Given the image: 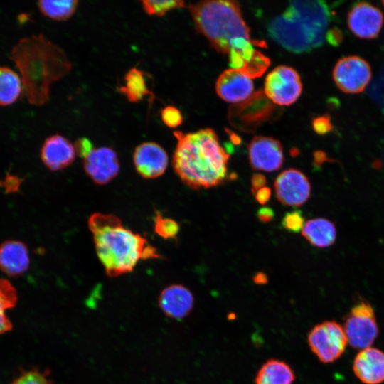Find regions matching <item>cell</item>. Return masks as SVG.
Listing matches in <instances>:
<instances>
[{
  "label": "cell",
  "mask_w": 384,
  "mask_h": 384,
  "mask_svg": "<svg viewBox=\"0 0 384 384\" xmlns=\"http://www.w3.org/2000/svg\"><path fill=\"white\" fill-rule=\"evenodd\" d=\"M9 58L20 71L22 95L32 105L46 104L49 100L50 85L72 69L64 50L42 33L19 39Z\"/></svg>",
  "instance_id": "6da1fadb"
},
{
  "label": "cell",
  "mask_w": 384,
  "mask_h": 384,
  "mask_svg": "<svg viewBox=\"0 0 384 384\" xmlns=\"http://www.w3.org/2000/svg\"><path fill=\"white\" fill-rule=\"evenodd\" d=\"M177 139L172 159L174 171L189 188L198 190L218 186L228 175L230 154L221 146L214 130L174 131Z\"/></svg>",
  "instance_id": "7a4b0ae2"
},
{
  "label": "cell",
  "mask_w": 384,
  "mask_h": 384,
  "mask_svg": "<svg viewBox=\"0 0 384 384\" xmlns=\"http://www.w3.org/2000/svg\"><path fill=\"white\" fill-rule=\"evenodd\" d=\"M87 223L97 257L110 277L132 272L140 260L162 258L145 237L114 215L94 213Z\"/></svg>",
  "instance_id": "3957f363"
},
{
  "label": "cell",
  "mask_w": 384,
  "mask_h": 384,
  "mask_svg": "<svg viewBox=\"0 0 384 384\" xmlns=\"http://www.w3.org/2000/svg\"><path fill=\"white\" fill-rule=\"evenodd\" d=\"M188 9L197 31L218 52L243 53L254 48L238 1H199Z\"/></svg>",
  "instance_id": "277c9868"
},
{
  "label": "cell",
  "mask_w": 384,
  "mask_h": 384,
  "mask_svg": "<svg viewBox=\"0 0 384 384\" xmlns=\"http://www.w3.org/2000/svg\"><path fill=\"white\" fill-rule=\"evenodd\" d=\"M270 37L289 51L301 53L321 45V33L297 17L284 11L267 26Z\"/></svg>",
  "instance_id": "5b68a950"
},
{
  "label": "cell",
  "mask_w": 384,
  "mask_h": 384,
  "mask_svg": "<svg viewBox=\"0 0 384 384\" xmlns=\"http://www.w3.org/2000/svg\"><path fill=\"white\" fill-rule=\"evenodd\" d=\"M311 352L322 363H332L341 357L348 344L343 328L334 320L316 324L307 335Z\"/></svg>",
  "instance_id": "8992f818"
},
{
  "label": "cell",
  "mask_w": 384,
  "mask_h": 384,
  "mask_svg": "<svg viewBox=\"0 0 384 384\" xmlns=\"http://www.w3.org/2000/svg\"><path fill=\"white\" fill-rule=\"evenodd\" d=\"M343 328L348 343L359 351L372 346L379 335L373 308L366 301L353 306L345 316Z\"/></svg>",
  "instance_id": "52a82bcc"
},
{
  "label": "cell",
  "mask_w": 384,
  "mask_h": 384,
  "mask_svg": "<svg viewBox=\"0 0 384 384\" xmlns=\"http://www.w3.org/2000/svg\"><path fill=\"white\" fill-rule=\"evenodd\" d=\"M302 83L299 73L292 68L279 65L274 68L265 80V95L279 105L293 104L300 96Z\"/></svg>",
  "instance_id": "ba28073f"
},
{
  "label": "cell",
  "mask_w": 384,
  "mask_h": 384,
  "mask_svg": "<svg viewBox=\"0 0 384 384\" xmlns=\"http://www.w3.org/2000/svg\"><path fill=\"white\" fill-rule=\"evenodd\" d=\"M372 77L371 68L363 58L349 55L340 58L333 70V79L340 90L345 93L362 92Z\"/></svg>",
  "instance_id": "9c48e42d"
},
{
  "label": "cell",
  "mask_w": 384,
  "mask_h": 384,
  "mask_svg": "<svg viewBox=\"0 0 384 384\" xmlns=\"http://www.w3.org/2000/svg\"><path fill=\"white\" fill-rule=\"evenodd\" d=\"M274 188L278 201L287 206H301L311 194V184L308 178L295 169L281 172L274 181Z\"/></svg>",
  "instance_id": "30bf717a"
},
{
  "label": "cell",
  "mask_w": 384,
  "mask_h": 384,
  "mask_svg": "<svg viewBox=\"0 0 384 384\" xmlns=\"http://www.w3.org/2000/svg\"><path fill=\"white\" fill-rule=\"evenodd\" d=\"M247 150L249 161L254 170L272 172L282 165V146L273 137L256 136L249 143Z\"/></svg>",
  "instance_id": "8fae6325"
},
{
  "label": "cell",
  "mask_w": 384,
  "mask_h": 384,
  "mask_svg": "<svg viewBox=\"0 0 384 384\" xmlns=\"http://www.w3.org/2000/svg\"><path fill=\"white\" fill-rule=\"evenodd\" d=\"M83 169L90 178L97 185H105L119 172L117 152L112 148H94L84 159Z\"/></svg>",
  "instance_id": "7c38bea8"
},
{
  "label": "cell",
  "mask_w": 384,
  "mask_h": 384,
  "mask_svg": "<svg viewBox=\"0 0 384 384\" xmlns=\"http://www.w3.org/2000/svg\"><path fill=\"white\" fill-rule=\"evenodd\" d=\"M384 22L380 9L368 3L358 2L347 15V23L351 31L358 38L373 39L377 38Z\"/></svg>",
  "instance_id": "4fadbf2b"
},
{
  "label": "cell",
  "mask_w": 384,
  "mask_h": 384,
  "mask_svg": "<svg viewBox=\"0 0 384 384\" xmlns=\"http://www.w3.org/2000/svg\"><path fill=\"white\" fill-rule=\"evenodd\" d=\"M133 162L137 172L144 178H156L164 174L169 162L164 149L154 142L139 144L133 154Z\"/></svg>",
  "instance_id": "5bb4252c"
},
{
  "label": "cell",
  "mask_w": 384,
  "mask_h": 384,
  "mask_svg": "<svg viewBox=\"0 0 384 384\" xmlns=\"http://www.w3.org/2000/svg\"><path fill=\"white\" fill-rule=\"evenodd\" d=\"M254 85L243 71L229 68L224 70L217 79L215 90L218 95L227 102H240L252 93Z\"/></svg>",
  "instance_id": "9a60e30c"
},
{
  "label": "cell",
  "mask_w": 384,
  "mask_h": 384,
  "mask_svg": "<svg viewBox=\"0 0 384 384\" xmlns=\"http://www.w3.org/2000/svg\"><path fill=\"white\" fill-rule=\"evenodd\" d=\"M76 154L74 144L60 134L47 137L40 152L42 162L52 171H61L71 165Z\"/></svg>",
  "instance_id": "2e32d148"
},
{
  "label": "cell",
  "mask_w": 384,
  "mask_h": 384,
  "mask_svg": "<svg viewBox=\"0 0 384 384\" xmlns=\"http://www.w3.org/2000/svg\"><path fill=\"white\" fill-rule=\"evenodd\" d=\"M194 298L186 287L173 284L161 290L158 304L161 311L169 318L181 320L192 311Z\"/></svg>",
  "instance_id": "e0dca14e"
},
{
  "label": "cell",
  "mask_w": 384,
  "mask_h": 384,
  "mask_svg": "<svg viewBox=\"0 0 384 384\" xmlns=\"http://www.w3.org/2000/svg\"><path fill=\"white\" fill-rule=\"evenodd\" d=\"M352 369L356 377L364 384L384 382V352L368 347L359 351L355 356Z\"/></svg>",
  "instance_id": "ac0fdd59"
},
{
  "label": "cell",
  "mask_w": 384,
  "mask_h": 384,
  "mask_svg": "<svg viewBox=\"0 0 384 384\" xmlns=\"http://www.w3.org/2000/svg\"><path fill=\"white\" fill-rule=\"evenodd\" d=\"M31 260L27 245L21 240H6L0 244V271L11 277L24 274Z\"/></svg>",
  "instance_id": "d6986e66"
},
{
  "label": "cell",
  "mask_w": 384,
  "mask_h": 384,
  "mask_svg": "<svg viewBox=\"0 0 384 384\" xmlns=\"http://www.w3.org/2000/svg\"><path fill=\"white\" fill-rule=\"evenodd\" d=\"M295 379L294 371L287 363L270 358L258 370L255 384H293Z\"/></svg>",
  "instance_id": "ffe728a7"
},
{
  "label": "cell",
  "mask_w": 384,
  "mask_h": 384,
  "mask_svg": "<svg viewBox=\"0 0 384 384\" xmlns=\"http://www.w3.org/2000/svg\"><path fill=\"white\" fill-rule=\"evenodd\" d=\"M303 237L312 245L327 247L336 238V228L334 223L326 218H318L308 220L302 230Z\"/></svg>",
  "instance_id": "44dd1931"
},
{
  "label": "cell",
  "mask_w": 384,
  "mask_h": 384,
  "mask_svg": "<svg viewBox=\"0 0 384 384\" xmlns=\"http://www.w3.org/2000/svg\"><path fill=\"white\" fill-rule=\"evenodd\" d=\"M147 76L136 67L130 68L124 75V85L119 87V92L132 103L139 102L147 95L153 100L154 94L149 87Z\"/></svg>",
  "instance_id": "7402d4cb"
},
{
  "label": "cell",
  "mask_w": 384,
  "mask_h": 384,
  "mask_svg": "<svg viewBox=\"0 0 384 384\" xmlns=\"http://www.w3.org/2000/svg\"><path fill=\"white\" fill-rule=\"evenodd\" d=\"M22 92L21 76L9 67L0 66V105L14 103Z\"/></svg>",
  "instance_id": "603a6c76"
},
{
  "label": "cell",
  "mask_w": 384,
  "mask_h": 384,
  "mask_svg": "<svg viewBox=\"0 0 384 384\" xmlns=\"http://www.w3.org/2000/svg\"><path fill=\"white\" fill-rule=\"evenodd\" d=\"M17 301L18 294L16 288L8 279H0V334L12 329V323L5 312L14 307Z\"/></svg>",
  "instance_id": "cb8c5ba5"
},
{
  "label": "cell",
  "mask_w": 384,
  "mask_h": 384,
  "mask_svg": "<svg viewBox=\"0 0 384 384\" xmlns=\"http://www.w3.org/2000/svg\"><path fill=\"white\" fill-rule=\"evenodd\" d=\"M78 4L76 0H41L38 1V7L46 17L55 21H65L75 14Z\"/></svg>",
  "instance_id": "d4e9b609"
},
{
  "label": "cell",
  "mask_w": 384,
  "mask_h": 384,
  "mask_svg": "<svg viewBox=\"0 0 384 384\" xmlns=\"http://www.w3.org/2000/svg\"><path fill=\"white\" fill-rule=\"evenodd\" d=\"M154 230L156 234L164 239H176L180 227L174 220L165 218L160 213L156 211L154 218Z\"/></svg>",
  "instance_id": "484cf974"
},
{
  "label": "cell",
  "mask_w": 384,
  "mask_h": 384,
  "mask_svg": "<svg viewBox=\"0 0 384 384\" xmlns=\"http://www.w3.org/2000/svg\"><path fill=\"white\" fill-rule=\"evenodd\" d=\"M143 10L150 16H163L170 10L184 7L183 1L144 0L141 1Z\"/></svg>",
  "instance_id": "4316f807"
},
{
  "label": "cell",
  "mask_w": 384,
  "mask_h": 384,
  "mask_svg": "<svg viewBox=\"0 0 384 384\" xmlns=\"http://www.w3.org/2000/svg\"><path fill=\"white\" fill-rule=\"evenodd\" d=\"M11 384H53L48 370L37 368L21 370Z\"/></svg>",
  "instance_id": "83f0119b"
},
{
  "label": "cell",
  "mask_w": 384,
  "mask_h": 384,
  "mask_svg": "<svg viewBox=\"0 0 384 384\" xmlns=\"http://www.w3.org/2000/svg\"><path fill=\"white\" fill-rule=\"evenodd\" d=\"M270 61L258 50H255L250 60L242 68L247 75L250 78H254L262 75L270 65Z\"/></svg>",
  "instance_id": "f1b7e54d"
},
{
  "label": "cell",
  "mask_w": 384,
  "mask_h": 384,
  "mask_svg": "<svg viewBox=\"0 0 384 384\" xmlns=\"http://www.w3.org/2000/svg\"><path fill=\"white\" fill-rule=\"evenodd\" d=\"M304 224V218L299 210L286 213L281 221L282 228L288 232L295 233L302 231Z\"/></svg>",
  "instance_id": "f546056e"
},
{
  "label": "cell",
  "mask_w": 384,
  "mask_h": 384,
  "mask_svg": "<svg viewBox=\"0 0 384 384\" xmlns=\"http://www.w3.org/2000/svg\"><path fill=\"white\" fill-rule=\"evenodd\" d=\"M161 117L164 124L170 128H176L183 122L181 112L172 105H168L161 110Z\"/></svg>",
  "instance_id": "4dcf8cb0"
},
{
  "label": "cell",
  "mask_w": 384,
  "mask_h": 384,
  "mask_svg": "<svg viewBox=\"0 0 384 384\" xmlns=\"http://www.w3.org/2000/svg\"><path fill=\"white\" fill-rule=\"evenodd\" d=\"M23 181V179L19 176L8 172L4 178H0V187L6 193H14L19 191Z\"/></svg>",
  "instance_id": "1f68e13d"
},
{
  "label": "cell",
  "mask_w": 384,
  "mask_h": 384,
  "mask_svg": "<svg viewBox=\"0 0 384 384\" xmlns=\"http://www.w3.org/2000/svg\"><path fill=\"white\" fill-rule=\"evenodd\" d=\"M314 130L319 134H325L332 130L331 118L328 114L317 117L312 121Z\"/></svg>",
  "instance_id": "d6a6232c"
},
{
  "label": "cell",
  "mask_w": 384,
  "mask_h": 384,
  "mask_svg": "<svg viewBox=\"0 0 384 384\" xmlns=\"http://www.w3.org/2000/svg\"><path fill=\"white\" fill-rule=\"evenodd\" d=\"M75 149L76 154L84 159L93 149L92 142L87 138H80L75 141Z\"/></svg>",
  "instance_id": "836d02e7"
},
{
  "label": "cell",
  "mask_w": 384,
  "mask_h": 384,
  "mask_svg": "<svg viewBox=\"0 0 384 384\" xmlns=\"http://www.w3.org/2000/svg\"><path fill=\"white\" fill-rule=\"evenodd\" d=\"M253 195L257 203L260 205H265L270 199L271 189L267 186H265L257 191Z\"/></svg>",
  "instance_id": "e575fe53"
},
{
  "label": "cell",
  "mask_w": 384,
  "mask_h": 384,
  "mask_svg": "<svg viewBox=\"0 0 384 384\" xmlns=\"http://www.w3.org/2000/svg\"><path fill=\"white\" fill-rule=\"evenodd\" d=\"M266 182V178L263 174L259 173L253 174L251 178V191L252 194L259 189L265 187Z\"/></svg>",
  "instance_id": "d590c367"
},
{
  "label": "cell",
  "mask_w": 384,
  "mask_h": 384,
  "mask_svg": "<svg viewBox=\"0 0 384 384\" xmlns=\"http://www.w3.org/2000/svg\"><path fill=\"white\" fill-rule=\"evenodd\" d=\"M257 216L260 222L268 223L273 219L274 213L271 208L264 206L258 209Z\"/></svg>",
  "instance_id": "8d00e7d4"
},
{
  "label": "cell",
  "mask_w": 384,
  "mask_h": 384,
  "mask_svg": "<svg viewBox=\"0 0 384 384\" xmlns=\"http://www.w3.org/2000/svg\"><path fill=\"white\" fill-rule=\"evenodd\" d=\"M328 41L332 45H338L343 39L342 33L338 29H332L329 31Z\"/></svg>",
  "instance_id": "74e56055"
},
{
  "label": "cell",
  "mask_w": 384,
  "mask_h": 384,
  "mask_svg": "<svg viewBox=\"0 0 384 384\" xmlns=\"http://www.w3.org/2000/svg\"><path fill=\"white\" fill-rule=\"evenodd\" d=\"M252 280L256 284H265L268 282V277L265 272H258L253 276Z\"/></svg>",
  "instance_id": "f35d334b"
},
{
  "label": "cell",
  "mask_w": 384,
  "mask_h": 384,
  "mask_svg": "<svg viewBox=\"0 0 384 384\" xmlns=\"http://www.w3.org/2000/svg\"><path fill=\"white\" fill-rule=\"evenodd\" d=\"M382 4H383V6H384V1H382Z\"/></svg>",
  "instance_id": "ab89813d"
}]
</instances>
